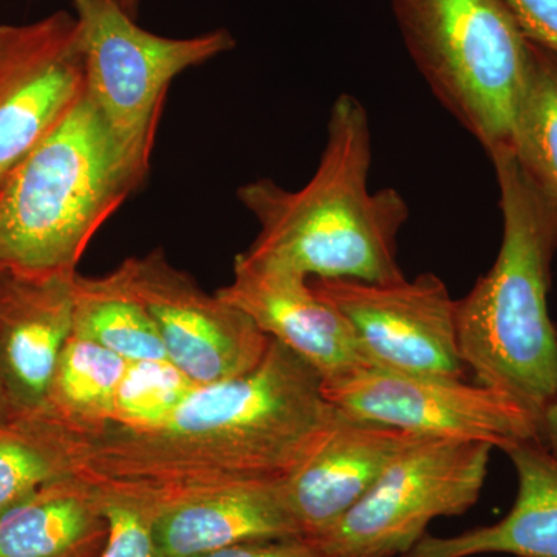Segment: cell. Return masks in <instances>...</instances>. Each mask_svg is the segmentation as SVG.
I'll list each match as a JSON object with an SVG mask.
<instances>
[{"mask_svg": "<svg viewBox=\"0 0 557 557\" xmlns=\"http://www.w3.org/2000/svg\"><path fill=\"white\" fill-rule=\"evenodd\" d=\"M339 418L317 370L271 339L255 369L197 386L157 426H110L95 437H73L76 474L150 502L282 483L318 453Z\"/></svg>", "mask_w": 557, "mask_h": 557, "instance_id": "6da1fadb", "label": "cell"}, {"mask_svg": "<svg viewBox=\"0 0 557 557\" xmlns=\"http://www.w3.org/2000/svg\"><path fill=\"white\" fill-rule=\"evenodd\" d=\"M372 159L368 110L351 95H341L306 186L285 189L262 178L237 189V199L259 223L258 236L242 255L307 278L370 284L405 278L398 236L409 207L397 189H369Z\"/></svg>", "mask_w": 557, "mask_h": 557, "instance_id": "7a4b0ae2", "label": "cell"}, {"mask_svg": "<svg viewBox=\"0 0 557 557\" xmlns=\"http://www.w3.org/2000/svg\"><path fill=\"white\" fill-rule=\"evenodd\" d=\"M500 190L496 262L457 300L461 359L479 384L537 418L557 399V327L548 311L557 199L511 150L491 157Z\"/></svg>", "mask_w": 557, "mask_h": 557, "instance_id": "3957f363", "label": "cell"}, {"mask_svg": "<svg viewBox=\"0 0 557 557\" xmlns=\"http://www.w3.org/2000/svg\"><path fill=\"white\" fill-rule=\"evenodd\" d=\"M137 189L84 91L0 189V270L75 274L95 234Z\"/></svg>", "mask_w": 557, "mask_h": 557, "instance_id": "277c9868", "label": "cell"}, {"mask_svg": "<svg viewBox=\"0 0 557 557\" xmlns=\"http://www.w3.org/2000/svg\"><path fill=\"white\" fill-rule=\"evenodd\" d=\"M410 60L487 156L511 150L531 42L507 0H391Z\"/></svg>", "mask_w": 557, "mask_h": 557, "instance_id": "5b68a950", "label": "cell"}, {"mask_svg": "<svg viewBox=\"0 0 557 557\" xmlns=\"http://www.w3.org/2000/svg\"><path fill=\"white\" fill-rule=\"evenodd\" d=\"M86 95L138 188L149 174L161 110L180 73L236 47L225 28L164 38L139 27L120 0L76 3Z\"/></svg>", "mask_w": 557, "mask_h": 557, "instance_id": "8992f818", "label": "cell"}, {"mask_svg": "<svg viewBox=\"0 0 557 557\" xmlns=\"http://www.w3.org/2000/svg\"><path fill=\"white\" fill-rule=\"evenodd\" d=\"M493 449L478 440L416 435L364 498L314 541L333 557L406 555L429 523L474 507Z\"/></svg>", "mask_w": 557, "mask_h": 557, "instance_id": "52a82bcc", "label": "cell"}, {"mask_svg": "<svg viewBox=\"0 0 557 557\" xmlns=\"http://www.w3.org/2000/svg\"><path fill=\"white\" fill-rule=\"evenodd\" d=\"M310 284L347 319L366 368L465 380L457 300L434 273L392 284L350 278H310Z\"/></svg>", "mask_w": 557, "mask_h": 557, "instance_id": "ba28073f", "label": "cell"}, {"mask_svg": "<svg viewBox=\"0 0 557 557\" xmlns=\"http://www.w3.org/2000/svg\"><path fill=\"white\" fill-rule=\"evenodd\" d=\"M344 416L428 437L478 440L505 449L537 440V418L496 388L463 380L358 368L322 381Z\"/></svg>", "mask_w": 557, "mask_h": 557, "instance_id": "9c48e42d", "label": "cell"}, {"mask_svg": "<svg viewBox=\"0 0 557 557\" xmlns=\"http://www.w3.org/2000/svg\"><path fill=\"white\" fill-rule=\"evenodd\" d=\"M110 277L145 307L168 359L197 386L244 375L269 350L270 336L244 311L201 289L161 249L124 260Z\"/></svg>", "mask_w": 557, "mask_h": 557, "instance_id": "30bf717a", "label": "cell"}, {"mask_svg": "<svg viewBox=\"0 0 557 557\" xmlns=\"http://www.w3.org/2000/svg\"><path fill=\"white\" fill-rule=\"evenodd\" d=\"M3 44L0 189L86 91L78 17L58 11L30 24H3Z\"/></svg>", "mask_w": 557, "mask_h": 557, "instance_id": "8fae6325", "label": "cell"}, {"mask_svg": "<svg viewBox=\"0 0 557 557\" xmlns=\"http://www.w3.org/2000/svg\"><path fill=\"white\" fill-rule=\"evenodd\" d=\"M218 295L267 336L298 355L322 381L366 368L347 319L314 292L310 278L237 256L233 281Z\"/></svg>", "mask_w": 557, "mask_h": 557, "instance_id": "7c38bea8", "label": "cell"}, {"mask_svg": "<svg viewBox=\"0 0 557 557\" xmlns=\"http://www.w3.org/2000/svg\"><path fill=\"white\" fill-rule=\"evenodd\" d=\"M76 274L0 271V392L11 417L42 410L72 335Z\"/></svg>", "mask_w": 557, "mask_h": 557, "instance_id": "4fadbf2b", "label": "cell"}, {"mask_svg": "<svg viewBox=\"0 0 557 557\" xmlns=\"http://www.w3.org/2000/svg\"><path fill=\"white\" fill-rule=\"evenodd\" d=\"M416 435L341 413L324 445L282 482L285 502L304 536L317 539L335 527Z\"/></svg>", "mask_w": 557, "mask_h": 557, "instance_id": "5bb4252c", "label": "cell"}, {"mask_svg": "<svg viewBox=\"0 0 557 557\" xmlns=\"http://www.w3.org/2000/svg\"><path fill=\"white\" fill-rule=\"evenodd\" d=\"M150 504L164 557H201L248 542L304 536L282 483H244Z\"/></svg>", "mask_w": 557, "mask_h": 557, "instance_id": "9a60e30c", "label": "cell"}, {"mask_svg": "<svg viewBox=\"0 0 557 557\" xmlns=\"http://www.w3.org/2000/svg\"><path fill=\"white\" fill-rule=\"evenodd\" d=\"M518 474V494L504 519L453 537L424 536L409 557H557V458L537 440L502 449Z\"/></svg>", "mask_w": 557, "mask_h": 557, "instance_id": "2e32d148", "label": "cell"}, {"mask_svg": "<svg viewBox=\"0 0 557 557\" xmlns=\"http://www.w3.org/2000/svg\"><path fill=\"white\" fill-rule=\"evenodd\" d=\"M109 522L83 474L47 483L0 515V557H100Z\"/></svg>", "mask_w": 557, "mask_h": 557, "instance_id": "e0dca14e", "label": "cell"}, {"mask_svg": "<svg viewBox=\"0 0 557 557\" xmlns=\"http://www.w3.org/2000/svg\"><path fill=\"white\" fill-rule=\"evenodd\" d=\"M129 361L89 339L70 335L51 376L42 412L73 437H95L112 423Z\"/></svg>", "mask_w": 557, "mask_h": 557, "instance_id": "ac0fdd59", "label": "cell"}, {"mask_svg": "<svg viewBox=\"0 0 557 557\" xmlns=\"http://www.w3.org/2000/svg\"><path fill=\"white\" fill-rule=\"evenodd\" d=\"M72 333L129 362L168 359L153 319L110 274L101 277L76 274Z\"/></svg>", "mask_w": 557, "mask_h": 557, "instance_id": "d6986e66", "label": "cell"}, {"mask_svg": "<svg viewBox=\"0 0 557 557\" xmlns=\"http://www.w3.org/2000/svg\"><path fill=\"white\" fill-rule=\"evenodd\" d=\"M76 471L73 435L42 410L0 421V515Z\"/></svg>", "mask_w": 557, "mask_h": 557, "instance_id": "ffe728a7", "label": "cell"}, {"mask_svg": "<svg viewBox=\"0 0 557 557\" xmlns=\"http://www.w3.org/2000/svg\"><path fill=\"white\" fill-rule=\"evenodd\" d=\"M511 152L557 199V54L533 42Z\"/></svg>", "mask_w": 557, "mask_h": 557, "instance_id": "44dd1931", "label": "cell"}, {"mask_svg": "<svg viewBox=\"0 0 557 557\" xmlns=\"http://www.w3.org/2000/svg\"><path fill=\"white\" fill-rule=\"evenodd\" d=\"M197 387L170 359L129 362L119 394L112 423L116 428H150L174 412Z\"/></svg>", "mask_w": 557, "mask_h": 557, "instance_id": "7402d4cb", "label": "cell"}, {"mask_svg": "<svg viewBox=\"0 0 557 557\" xmlns=\"http://www.w3.org/2000/svg\"><path fill=\"white\" fill-rule=\"evenodd\" d=\"M91 482L100 487L109 522L108 544L100 557H164L153 536V507L148 498L127 487Z\"/></svg>", "mask_w": 557, "mask_h": 557, "instance_id": "603a6c76", "label": "cell"}, {"mask_svg": "<svg viewBox=\"0 0 557 557\" xmlns=\"http://www.w3.org/2000/svg\"><path fill=\"white\" fill-rule=\"evenodd\" d=\"M530 42L557 54V0H507Z\"/></svg>", "mask_w": 557, "mask_h": 557, "instance_id": "cb8c5ba5", "label": "cell"}, {"mask_svg": "<svg viewBox=\"0 0 557 557\" xmlns=\"http://www.w3.org/2000/svg\"><path fill=\"white\" fill-rule=\"evenodd\" d=\"M201 557H333L314 539L300 536L248 542Z\"/></svg>", "mask_w": 557, "mask_h": 557, "instance_id": "d4e9b609", "label": "cell"}, {"mask_svg": "<svg viewBox=\"0 0 557 557\" xmlns=\"http://www.w3.org/2000/svg\"><path fill=\"white\" fill-rule=\"evenodd\" d=\"M537 442L557 458V399L539 417Z\"/></svg>", "mask_w": 557, "mask_h": 557, "instance_id": "484cf974", "label": "cell"}, {"mask_svg": "<svg viewBox=\"0 0 557 557\" xmlns=\"http://www.w3.org/2000/svg\"><path fill=\"white\" fill-rule=\"evenodd\" d=\"M3 24H0V87L5 81L7 69H9V58H7L5 46H3Z\"/></svg>", "mask_w": 557, "mask_h": 557, "instance_id": "4316f807", "label": "cell"}, {"mask_svg": "<svg viewBox=\"0 0 557 557\" xmlns=\"http://www.w3.org/2000/svg\"><path fill=\"white\" fill-rule=\"evenodd\" d=\"M79 2L81 0H73V3H75V5ZM120 3L121 5H123V9L131 14V16L137 17L139 0H120Z\"/></svg>", "mask_w": 557, "mask_h": 557, "instance_id": "83f0119b", "label": "cell"}, {"mask_svg": "<svg viewBox=\"0 0 557 557\" xmlns=\"http://www.w3.org/2000/svg\"><path fill=\"white\" fill-rule=\"evenodd\" d=\"M7 418H11L10 410L7 408L5 399L2 397V392H0V421L7 420Z\"/></svg>", "mask_w": 557, "mask_h": 557, "instance_id": "f1b7e54d", "label": "cell"}, {"mask_svg": "<svg viewBox=\"0 0 557 557\" xmlns=\"http://www.w3.org/2000/svg\"><path fill=\"white\" fill-rule=\"evenodd\" d=\"M398 557H409L408 555H403V556H398Z\"/></svg>", "mask_w": 557, "mask_h": 557, "instance_id": "f546056e", "label": "cell"}, {"mask_svg": "<svg viewBox=\"0 0 557 557\" xmlns=\"http://www.w3.org/2000/svg\"><path fill=\"white\" fill-rule=\"evenodd\" d=\"M0 271H2V270H0Z\"/></svg>", "mask_w": 557, "mask_h": 557, "instance_id": "4dcf8cb0", "label": "cell"}]
</instances>
